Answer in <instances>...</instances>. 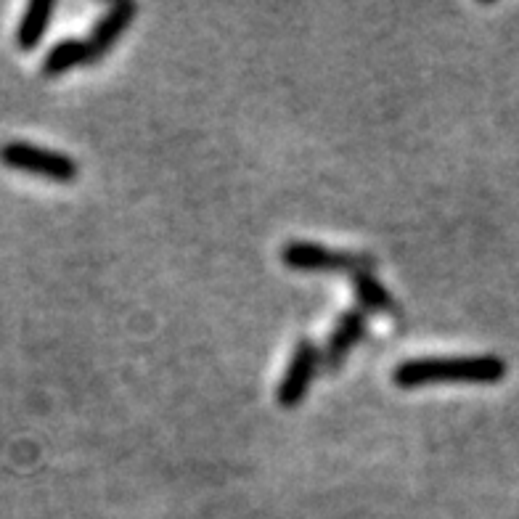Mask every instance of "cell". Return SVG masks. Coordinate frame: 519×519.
<instances>
[{"label": "cell", "mask_w": 519, "mask_h": 519, "mask_svg": "<svg viewBox=\"0 0 519 519\" xmlns=\"http://www.w3.org/2000/svg\"><path fill=\"white\" fill-rule=\"evenodd\" d=\"M509 374L498 355H445V358H411L395 366L392 382L400 390L432 384H498Z\"/></svg>", "instance_id": "6da1fadb"}, {"label": "cell", "mask_w": 519, "mask_h": 519, "mask_svg": "<svg viewBox=\"0 0 519 519\" xmlns=\"http://www.w3.org/2000/svg\"><path fill=\"white\" fill-rule=\"evenodd\" d=\"M0 162L8 170L32 175V178H46V181L53 183H72L80 175V165L75 162V157L30 141L3 143L0 146Z\"/></svg>", "instance_id": "7a4b0ae2"}, {"label": "cell", "mask_w": 519, "mask_h": 519, "mask_svg": "<svg viewBox=\"0 0 519 519\" xmlns=\"http://www.w3.org/2000/svg\"><path fill=\"white\" fill-rule=\"evenodd\" d=\"M281 263L292 271H345V273H358V271H371L374 265V257L363 255V252H350V249H334L326 247V244H318V241H289L281 249Z\"/></svg>", "instance_id": "3957f363"}, {"label": "cell", "mask_w": 519, "mask_h": 519, "mask_svg": "<svg viewBox=\"0 0 519 519\" xmlns=\"http://www.w3.org/2000/svg\"><path fill=\"white\" fill-rule=\"evenodd\" d=\"M324 363V353L318 350V345L313 339H300L292 350V358H289V366H286L284 377L279 382V390H276V400L281 403V408H297L308 395L310 384L316 379L318 369Z\"/></svg>", "instance_id": "277c9868"}, {"label": "cell", "mask_w": 519, "mask_h": 519, "mask_svg": "<svg viewBox=\"0 0 519 519\" xmlns=\"http://www.w3.org/2000/svg\"><path fill=\"white\" fill-rule=\"evenodd\" d=\"M366 331H369V316H366L361 308L345 310V313L337 318V324H334L329 339H326L324 350H321V353H324L326 369H339V366L347 361V355L353 353V347L361 345Z\"/></svg>", "instance_id": "5b68a950"}, {"label": "cell", "mask_w": 519, "mask_h": 519, "mask_svg": "<svg viewBox=\"0 0 519 519\" xmlns=\"http://www.w3.org/2000/svg\"><path fill=\"white\" fill-rule=\"evenodd\" d=\"M138 6L130 3V0H120V3H112L106 8L104 14L98 16L96 24H93L91 35H88V46H91L93 61H98L101 56L112 51L117 46V40L130 30V24L136 19Z\"/></svg>", "instance_id": "8992f818"}, {"label": "cell", "mask_w": 519, "mask_h": 519, "mask_svg": "<svg viewBox=\"0 0 519 519\" xmlns=\"http://www.w3.org/2000/svg\"><path fill=\"white\" fill-rule=\"evenodd\" d=\"M53 11H56V3L53 0H32L30 6L24 8L22 19L16 24V48L24 53L35 51V48L43 43L48 27H51Z\"/></svg>", "instance_id": "52a82bcc"}, {"label": "cell", "mask_w": 519, "mask_h": 519, "mask_svg": "<svg viewBox=\"0 0 519 519\" xmlns=\"http://www.w3.org/2000/svg\"><path fill=\"white\" fill-rule=\"evenodd\" d=\"M88 64H93V53L91 46H88V40L67 38L59 40L56 46H51V51H48L46 59H43L40 72L46 77H61L77 67H88Z\"/></svg>", "instance_id": "ba28073f"}, {"label": "cell", "mask_w": 519, "mask_h": 519, "mask_svg": "<svg viewBox=\"0 0 519 519\" xmlns=\"http://www.w3.org/2000/svg\"><path fill=\"white\" fill-rule=\"evenodd\" d=\"M350 286L355 294V308H361L363 313H392L395 310V297L382 281L371 271H358L350 276Z\"/></svg>", "instance_id": "9c48e42d"}]
</instances>
